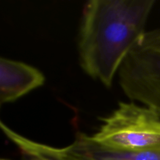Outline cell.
Segmentation results:
<instances>
[{
  "mask_svg": "<svg viewBox=\"0 0 160 160\" xmlns=\"http://www.w3.org/2000/svg\"><path fill=\"white\" fill-rule=\"evenodd\" d=\"M1 160H12V159H2Z\"/></svg>",
  "mask_w": 160,
  "mask_h": 160,
  "instance_id": "cell-6",
  "label": "cell"
},
{
  "mask_svg": "<svg viewBox=\"0 0 160 160\" xmlns=\"http://www.w3.org/2000/svg\"><path fill=\"white\" fill-rule=\"evenodd\" d=\"M5 135L18 148L23 160H160V153L137 152L112 149L100 145L92 136L78 132L64 147L40 143L21 135L0 122Z\"/></svg>",
  "mask_w": 160,
  "mask_h": 160,
  "instance_id": "cell-4",
  "label": "cell"
},
{
  "mask_svg": "<svg viewBox=\"0 0 160 160\" xmlns=\"http://www.w3.org/2000/svg\"><path fill=\"white\" fill-rule=\"evenodd\" d=\"M119 84L131 101L160 117V28L145 31L119 70Z\"/></svg>",
  "mask_w": 160,
  "mask_h": 160,
  "instance_id": "cell-3",
  "label": "cell"
},
{
  "mask_svg": "<svg viewBox=\"0 0 160 160\" xmlns=\"http://www.w3.org/2000/svg\"><path fill=\"white\" fill-rule=\"evenodd\" d=\"M92 138L112 149L160 153V117L156 111L135 102H121Z\"/></svg>",
  "mask_w": 160,
  "mask_h": 160,
  "instance_id": "cell-2",
  "label": "cell"
},
{
  "mask_svg": "<svg viewBox=\"0 0 160 160\" xmlns=\"http://www.w3.org/2000/svg\"><path fill=\"white\" fill-rule=\"evenodd\" d=\"M42 72L20 61L0 59V103L13 102L45 84Z\"/></svg>",
  "mask_w": 160,
  "mask_h": 160,
  "instance_id": "cell-5",
  "label": "cell"
},
{
  "mask_svg": "<svg viewBox=\"0 0 160 160\" xmlns=\"http://www.w3.org/2000/svg\"><path fill=\"white\" fill-rule=\"evenodd\" d=\"M155 0H92L82 11L79 62L84 73L110 88L128 55L145 33Z\"/></svg>",
  "mask_w": 160,
  "mask_h": 160,
  "instance_id": "cell-1",
  "label": "cell"
}]
</instances>
